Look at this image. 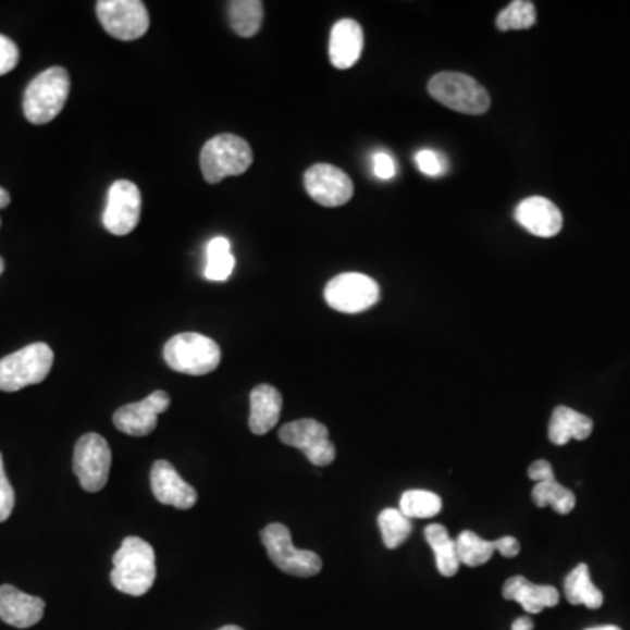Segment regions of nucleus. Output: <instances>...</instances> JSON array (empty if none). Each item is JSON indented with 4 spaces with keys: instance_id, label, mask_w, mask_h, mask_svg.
I'll list each match as a JSON object with an SVG mask.
<instances>
[{
    "instance_id": "nucleus-37",
    "label": "nucleus",
    "mask_w": 630,
    "mask_h": 630,
    "mask_svg": "<svg viewBox=\"0 0 630 630\" xmlns=\"http://www.w3.org/2000/svg\"><path fill=\"white\" fill-rule=\"evenodd\" d=\"M511 630H534V621L529 617H520L514 621Z\"/></svg>"
},
{
    "instance_id": "nucleus-36",
    "label": "nucleus",
    "mask_w": 630,
    "mask_h": 630,
    "mask_svg": "<svg viewBox=\"0 0 630 630\" xmlns=\"http://www.w3.org/2000/svg\"><path fill=\"white\" fill-rule=\"evenodd\" d=\"M496 543L497 552L508 557V559H514V557L520 554V543L515 540L514 536L499 538V540H496Z\"/></svg>"
},
{
    "instance_id": "nucleus-33",
    "label": "nucleus",
    "mask_w": 630,
    "mask_h": 630,
    "mask_svg": "<svg viewBox=\"0 0 630 630\" xmlns=\"http://www.w3.org/2000/svg\"><path fill=\"white\" fill-rule=\"evenodd\" d=\"M18 46L14 45L10 37L0 34V76L10 74L18 65Z\"/></svg>"
},
{
    "instance_id": "nucleus-26",
    "label": "nucleus",
    "mask_w": 630,
    "mask_h": 630,
    "mask_svg": "<svg viewBox=\"0 0 630 630\" xmlns=\"http://www.w3.org/2000/svg\"><path fill=\"white\" fill-rule=\"evenodd\" d=\"M532 501L540 508L552 506L555 514L559 515L571 514L575 510V506H577L575 494L568 487L560 485L555 479L536 483L534 489H532Z\"/></svg>"
},
{
    "instance_id": "nucleus-30",
    "label": "nucleus",
    "mask_w": 630,
    "mask_h": 630,
    "mask_svg": "<svg viewBox=\"0 0 630 630\" xmlns=\"http://www.w3.org/2000/svg\"><path fill=\"white\" fill-rule=\"evenodd\" d=\"M379 526H381L382 540H384V545L394 551L402 546L408 536L411 534V520L399 510H394V508H385L381 515H379Z\"/></svg>"
},
{
    "instance_id": "nucleus-25",
    "label": "nucleus",
    "mask_w": 630,
    "mask_h": 630,
    "mask_svg": "<svg viewBox=\"0 0 630 630\" xmlns=\"http://www.w3.org/2000/svg\"><path fill=\"white\" fill-rule=\"evenodd\" d=\"M456 545L460 564H465L468 568H479L487 564L494 552H497L496 541L483 540L473 531L460 532Z\"/></svg>"
},
{
    "instance_id": "nucleus-42",
    "label": "nucleus",
    "mask_w": 630,
    "mask_h": 630,
    "mask_svg": "<svg viewBox=\"0 0 630 630\" xmlns=\"http://www.w3.org/2000/svg\"><path fill=\"white\" fill-rule=\"evenodd\" d=\"M0 224H2V220H0Z\"/></svg>"
},
{
    "instance_id": "nucleus-19",
    "label": "nucleus",
    "mask_w": 630,
    "mask_h": 630,
    "mask_svg": "<svg viewBox=\"0 0 630 630\" xmlns=\"http://www.w3.org/2000/svg\"><path fill=\"white\" fill-rule=\"evenodd\" d=\"M503 597L519 603L529 615H538L545 608H554L559 603V592L555 586L534 585L528 578L514 577L503 585Z\"/></svg>"
},
{
    "instance_id": "nucleus-35",
    "label": "nucleus",
    "mask_w": 630,
    "mask_h": 630,
    "mask_svg": "<svg viewBox=\"0 0 630 630\" xmlns=\"http://www.w3.org/2000/svg\"><path fill=\"white\" fill-rule=\"evenodd\" d=\"M529 479L534 480V482H545V480H554L555 473L554 468H552L551 462L545 459L536 460L529 466Z\"/></svg>"
},
{
    "instance_id": "nucleus-28",
    "label": "nucleus",
    "mask_w": 630,
    "mask_h": 630,
    "mask_svg": "<svg viewBox=\"0 0 630 630\" xmlns=\"http://www.w3.org/2000/svg\"><path fill=\"white\" fill-rule=\"evenodd\" d=\"M442 497L430 491H407L399 501V511L408 519H431L442 511Z\"/></svg>"
},
{
    "instance_id": "nucleus-34",
    "label": "nucleus",
    "mask_w": 630,
    "mask_h": 630,
    "mask_svg": "<svg viewBox=\"0 0 630 630\" xmlns=\"http://www.w3.org/2000/svg\"><path fill=\"white\" fill-rule=\"evenodd\" d=\"M371 165H373V174L379 180L390 181L396 175V161H394L390 152L376 151L371 158Z\"/></svg>"
},
{
    "instance_id": "nucleus-9",
    "label": "nucleus",
    "mask_w": 630,
    "mask_h": 630,
    "mask_svg": "<svg viewBox=\"0 0 630 630\" xmlns=\"http://www.w3.org/2000/svg\"><path fill=\"white\" fill-rule=\"evenodd\" d=\"M112 454L108 440L88 433L77 440L74 448V473L86 492H99L108 485Z\"/></svg>"
},
{
    "instance_id": "nucleus-16",
    "label": "nucleus",
    "mask_w": 630,
    "mask_h": 630,
    "mask_svg": "<svg viewBox=\"0 0 630 630\" xmlns=\"http://www.w3.org/2000/svg\"><path fill=\"white\" fill-rule=\"evenodd\" d=\"M515 220L531 235L541 238L555 237L563 230V212L554 201L543 197H529L515 210Z\"/></svg>"
},
{
    "instance_id": "nucleus-15",
    "label": "nucleus",
    "mask_w": 630,
    "mask_h": 630,
    "mask_svg": "<svg viewBox=\"0 0 630 630\" xmlns=\"http://www.w3.org/2000/svg\"><path fill=\"white\" fill-rule=\"evenodd\" d=\"M151 489L161 505L174 506L180 510H189L197 505V491L181 479V474L169 460H157L152 466Z\"/></svg>"
},
{
    "instance_id": "nucleus-12",
    "label": "nucleus",
    "mask_w": 630,
    "mask_h": 630,
    "mask_svg": "<svg viewBox=\"0 0 630 630\" xmlns=\"http://www.w3.org/2000/svg\"><path fill=\"white\" fill-rule=\"evenodd\" d=\"M140 210H143L140 189L131 181H116L109 188L108 203L102 215L103 226L118 237L128 235L139 224Z\"/></svg>"
},
{
    "instance_id": "nucleus-10",
    "label": "nucleus",
    "mask_w": 630,
    "mask_h": 630,
    "mask_svg": "<svg viewBox=\"0 0 630 630\" xmlns=\"http://www.w3.org/2000/svg\"><path fill=\"white\" fill-rule=\"evenodd\" d=\"M279 438L287 447L304 452L305 457L319 468L330 466L335 460L336 448L330 440V431L318 420L301 419L287 422L279 431Z\"/></svg>"
},
{
    "instance_id": "nucleus-31",
    "label": "nucleus",
    "mask_w": 630,
    "mask_h": 630,
    "mask_svg": "<svg viewBox=\"0 0 630 630\" xmlns=\"http://www.w3.org/2000/svg\"><path fill=\"white\" fill-rule=\"evenodd\" d=\"M416 165L428 177H440L448 171L447 160L433 149H420L416 152Z\"/></svg>"
},
{
    "instance_id": "nucleus-5",
    "label": "nucleus",
    "mask_w": 630,
    "mask_h": 630,
    "mask_svg": "<svg viewBox=\"0 0 630 630\" xmlns=\"http://www.w3.org/2000/svg\"><path fill=\"white\" fill-rule=\"evenodd\" d=\"M54 354L50 345L37 342L0 359V391L16 393L40 384L50 375Z\"/></svg>"
},
{
    "instance_id": "nucleus-3",
    "label": "nucleus",
    "mask_w": 630,
    "mask_h": 630,
    "mask_svg": "<svg viewBox=\"0 0 630 630\" xmlns=\"http://www.w3.org/2000/svg\"><path fill=\"white\" fill-rule=\"evenodd\" d=\"M252 160L255 155L247 140L233 134L215 135L201 149V174L207 183L218 184L226 177L244 174Z\"/></svg>"
},
{
    "instance_id": "nucleus-1",
    "label": "nucleus",
    "mask_w": 630,
    "mask_h": 630,
    "mask_svg": "<svg viewBox=\"0 0 630 630\" xmlns=\"http://www.w3.org/2000/svg\"><path fill=\"white\" fill-rule=\"evenodd\" d=\"M112 585L126 595L140 597L148 594L157 580L155 548L143 538H125L112 557Z\"/></svg>"
},
{
    "instance_id": "nucleus-38",
    "label": "nucleus",
    "mask_w": 630,
    "mask_h": 630,
    "mask_svg": "<svg viewBox=\"0 0 630 630\" xmlns=\"http://www.w3.org/2000/svg\"><path fill=\"white\" fill-rule=\"evenodd\" d=\"M11 203V195L5 192L4 188H0V209H5V207Z\"/></svg>"
},
{
    "instance_id": "nucleus-6",
    "label": "nucleus",
    "mask_w": 630,
    "mask_h": 630,
    "mask_svg": "<svg viewBox=\"0 0 630 630\" xmlns=\"http://www.w3.org/2000/svg\"><path fill=\"white\" fill-rule=\"evenodd\" d=\"M163 358L177 373L200 376L220 367L221 349L209 336L181 333L166 342Z\"/></svg>"
},
{
    "instance_id": "nucleus-24",
    "label": "nucleus",
    "mask_w": 630,
    "mask_h": 630,
    "mask_svg": "<svg viewBox=\"0 0 630 630\" xmlns=\"http://www.w3.org/2000/svg\"><path fill=\"white\" fill-rule=\"evenodd\" d=\"M230 25L237 36L252 37L263 23V2L260 0H233L228 10Z\"/></svg>"
},
{
    "instance_id": "nucleus-18",
    "label": "nucleus",
    "mask_w": 630,
    "mask_h": 630,
    "mask_svg": "<svg viewBox=\"0 0 630 630\" xmlns=\"http://www.w3.org/2000/svg\"><path fill=\"white\" fill-rule=\"evenodd\" d=\"M365 34L356 20L344 18L331 28L330 60L335 69H350L361 59Z\"/></svg>"
},
{
    "instance_id": "nucleus-39",
    "label": "nucleus",
    "mask_w": 630,
    "mask_h": 630,
    "mask_svg": "<svg viewBox=\"0 0 630 630\" xmlns=\"http://www.w3.org/2000/svg\"><path fill=\"white\" fill-rule=\"evenodd\" d=\"M585 630H621L620 627L617 626H603V627H592V629Z\"/></svg>"
},
{
    "instance_id": "nucleus-20",
    "label": "nucleus",
    "mask_w": 630,
    "mask_h": 630,
    "mask_svg": "<svg viewBox=\"0 0 630 630\" xmlns=\"http://www.w3.org/2000/svg\"><path fill=\"white\" fill-rule=\"evenodd\" d=\"M282 411V394L273 385L261 384L250 393L249 430L267 434L279 424Z\"/></svg>"
},
{
    "instance_id": "nucleus-32",
    "label": "nucleus",
    "mask_w": 630,
    "mask_h": 630,
    "mask_svg": "<svg viewBox=\"0 0 630 630\" xmlns=\"http://www.w3.org/2000/svg\"><path fill=\"white\" fill-rule=\"evenodd\" d=\"M14 508V491L10 480L5 477L4 459L0 454V523L10 519Z\"/></svg>"
},
{
    "instance_id": "nucleus-29",
    "label": "nucleus",
    "mask_w": 630,
    "mask_h": 630,
    "mask_svg": "<svg viewBox=\"0 0 630 630\" xmlns=\"http://www.w3.org/2000/svg\"><path fill=\"white\" fill-rule=\"evenodd\" d=\"M536 5L529 0H515L497 14V30H528L536 25Z\"/></svg>"
},
{
    "instance_id": "nucleus-14",
    "label": "nucleus",
    "mask_w": 630,
    "mask_h": 630,
    "mask_svg": "<svg viewBox=\"0 0 630 630\" xmlns=\"http://www.w3.org/2000/svg\"><path fill=\"white\" fill-rule=\"evenodd\" d=\"M171 407V396L165 391L149 394L143 402L131 403L118 408L112 422L121 433L131 436H148L157 430L158 416Z\"/></svg>"
},
{
    "instance_id": "nucleus-11",
    "label": "nucleus",
    "mask_w": 630,
    "mask_h": 630,
    "mask_svg": "<svg viewBox=\"0 0 630 630\" xmlns=\"http://www.w3.org/2000/svg\"><path fill=\"white\" fill-rule=\"evenodd\" d=\"M97 14L103 30L120 40H135L148 32L149 14L140 0H99Z\"/></svg>"
},
{
    "instance_id": "nucleus-40",
    "label": "nucleus",
    "mask_w": 630,
    "mask_h": 630,
    "mask_svg": "<svg viewBox=\"0 0 630 630\" xmlns=\"http://www.w3.org/2000/svg\"><path fill=\"white\" fill-rule=\"evenodd\" d=\"M218 630H244L242 629V627H237V626H226V627H221V629Z\"/></svg>"
},
{
    "instance_id": "nucleus-7",
    "label": "nucleus",
    "mask_w": 630,
    "mask_h": 630,
    "mask_svg": "<svg viewBox=\"0 0 630 630\" xmlns=\"http://www.w3.org/2000/svg\"><path fill=\"white\" fill-rule=\"evenodd\" d=\"M261 541L272 563L293 577L310 578L319 575L322 560L316 552L300 551L293 545V536L284 523H270L261 531Z\"/></svg>"
},
{
    "instance_id": "nucleus-4",
    "label": "nucleus",
    "mask_w": 630,
    "mask_h": 630,
    "mask_svg": "<svg viewBox=\"0 0 630 630\" xmlns=\"http://www.w3.org/2000/svg\"><path fill=\"white\" fill-rule=\"evenodd\" d=\"M428 91L452 111L480 116L491 109V95L479 81L460 72H440L431 77Z\"/></svg>"
},
{
    "instance_id": "nucleus-17",
    "label": "nucleus",
    "mask_w": 630,
    "mask_h": 630,
    "mask_svg": "<svg viewBox=\"0 0 630 630\" xmlns=\"http://www.w3.org/2000/svg\"><path fill=\"white\" fill-rule=\"evenodd\" d=\"M46 603L13 585L0 586V620L16 629L34 627L45 617Z\"/></svg>"
},
{
    "instance_id": "nucleus-21",
    "label": "nucleus",
    "mask_w": 630,
    "mask_h": 630,
    "mask_svg": "<svg viewBox=\"0 0 630 630\" xmlns=\"http://www.w3.org/2000/svg\"><path fill=\"white\" fill-rule=\"evenodd\" d=\"M594 431V422L580 411L557 407L552 413L548 438L554 445H568L569 440H586Z\"/></svg>"
},
{
    "instance_id": "nucleus-41",
    "label": "nucleus",
    "mask_w": 630,
    "mask_h": 630,
    "mask_svg": "<svg viewBox=\"0 0 630 630\" xmlns=\"http://www.w3.org/2000/svg\"><path fill=\"white\" fill-rule=\"evenodd\" d=\"M4 260H2V258H0V275H2V272H4Z\"/></svg>"
},
{
    "instance_id": "nucleus-27",
    "label": "nucleus",
    "mask_w": 630,
    "mask_h": 630,
    "mask_svg": "<svg viewBox=\"0 0 630 630\" xmlns=\"http://www.w3.org/2000/svg\"><path fill=\"white\" fill-rule=\"evenodd\" d=\"M235 269L232 244L228 238L215 237L207 244L206 279L212 282L228 281Z\"/></svg>"
},
{
    "instance_id": "nucleus-13",
    "label": "nucleus",
    "mask_w": 630,
    "mask_h": 630,
    "mask_svg": "<svg viewBox=\"0 0 630 630\" xmlns=\"http://www.w3.org/2000/svg\"><path fill=\"white\" fill-rule=\"evenodd\" d=\"M305 189L322 207H342L354 197L353 180L330 163H318L305 172Z\"/></svg>"
},
{
    "instance_id": "nucleus-23",
    "label": "nucleus",
    "mask_w": 630,
    "mask_h": 630,
    "mask_svg": "<svg viewBox=\"0 0 630 630\" xmlns=\"http://www.w3.org/2000/svg\"><path fill=\"white\" fill-rule=\"evenodd\" d=\"M424 534L425 540H428L431 548H433L440 575L447 578L454 577V575L459 571L460 566L456 540H452L447 529L440 526V523L428 526Z\"/></svg>"
},
{
    "instance_id": "nucleus-22",
    "label": "nucleus",
    "mask_w": 630,
    "mask_h": 630,
    "mask_svg": "<svg viewBox=\"0 0 630 630\" xmlns=\"http://www.w3.org/2000/svg\"><path fill=\"white\" fill-rule=\"evenodd\" d=\"M564 594L575 606L583 604L586 608L600 609L604 603L603 592L592 583L591 571L586 564H578L577 568L569 572L564 580Z\"/></svg>"
},
{
    "instance_id": "nucleus-8",
    "label": "nucleus",
    "mask_w": 630,
    "mask_h": 630,
    "mask_svg": "<svg viewBox=\"0 0 630 630\" xmlns=\"http://www.w3.org/2000/svg\"><path fill=\"white\" fill-rule=\"evenodd\" d=\"M324 298L336 312L361 313L379 301L381 287L365 273H341L328 282Z\"/></svg>"
},
{
    "instance_id": "nucleus-2",
    "label": "nucleus",
    "mask_w": 630,
    "mask_h": 630,
    "mask_svg": "<svg viewBox=\"0 0 630 630\" xmlns=\"http://www.w3.org/2000/svg\"><path fill=\"white\" fill-rule=\"evenodd\" d=\"M71 94V77L63 67H51L40 72L39 76L32 79L23 97V112L32 125H46L67 103Z\"/></svg>"
}]
</instances>
